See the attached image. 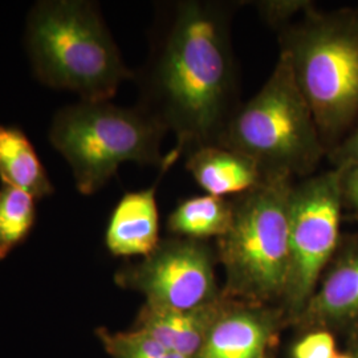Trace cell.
Returning a JSON list of instances; mask_svg holds the SVG:
<instances>
[{"label": "cell", "mask_w": 358, "mask_h": 358, "mask_svg": "<svg viewBox=\"0 0 358 358\" xmlns=\"http://www.w3.org/2000/svg\"><path fill=\"white\" fill-rule=\"evenodd\" d=\"M185 166L205 194L234 198L257 187L267 176L248 155L222 145H208L185 155Z\"/></svg>", "instance_id": "4fadbf2b"}, {"label": "cell", "mask_w": 358, "mask_h": 358, "mask_svg": "<svg viewBox=\"0 0 358 358\" xmlns=\"http://www.w3.org/2000/svg\"><path fill=\"white\" fill-rule=\"evenodd\" d=\"M327 158L331 161L332 167L358 165V120L343 141L327 154Z\"/></svg>", "instance_id": "44dd1931"}, {"label": "cell", "mask_w": 358, "mask_h": 358, "mask_svg": "<svg viewBox=\"0 0 358 358\" xmlns=\"http://www.w3.org/2000/svg\"><path fill=\"white\" fill-rule=\"evenodd\" d=\"M336 343L328 331H315L300 338L292 349L294 358H334Z\"/></svg>", "instance_id": "d6986e66"}, {"label": "cell", "mask_w": 358, "mask_h": 358, "mask_svg": "<svg viewBox=\"0 0 358 358\" xmlns=\"http://www.w3.org/2000/svg\"><path fill=\"white\" fill-rule=\"evenodd\" d=\"M264 358H266V357H264Z\"/></svg>", "instance_id": "cb8c5ba5"}, {"label": "cell", "mask_w": 358, "mask_h": 358, "mask_svg": "<svg viewBox=\"0 0 358 358\" xmlns=\"http://www.w3.org/2000/svg\"><path fill=\"white\" fill-rule=\"evenodd\" d=\"M180 158L171 149L159 169V177L145 190L127 192L110 215L105 243L115 256H145L152 254L159 244V214L157 189L162 177Z\"/></svg>", "instance_id": "9c48e42d"}, {"label": "cell", "mask_w": 358, "mask_h": 358, "mask_svg": "<svg viewBox=\"0 0 358 358\" xmlns=\"http://www.w3.org/2000/svg\"><path fill=\"white\" fill-rule=\"evenodd\" d=\"M299 319L321 325L358 322V234L341 238Z\"/></svg>", "instance_id": "30bf717a"}, {"label": "cell", "mask_w": 358, "mask_h": 358, "mask_svg": "<svg viewBox=\"0 0 358 358\" xmlns=\"http://www.w3.org/2000/svg\"><path fill=\"white\" fill-rule=\"evenodd\" d=\"M278 34L328 154L358 120V10L313 4Z\"/></svg>", "instance_id": "3957f363"}, {"label": "cell", "mask_w": 358, "mask_h": 358, "mask_svg": "<svg viewBox=\"0 0 358 358\" xmlns=\"http://www.w3.org/2000/svg\"><path fill=\"white\" fill-rule=\"evenodd\" d=\"M334 358H355V357H350V356H345V355H341V356H338V355H337V356H336V357Z\"/></svg>", "instance_id": "7402d4cb"}, {"label": "cell", "mask_w": 358, "mask_h": 358, "mask_svg": "<svg viewBox=\"0 0 358 358\" xmlns=\"http://www.w3.org/2000/svg\"><path fill=\"white\" fill-rule=\"evenodd\" d=\"M26 44L38 80L75 92L81 101H110L124 81L134 80L92 1H38L28 16Z\"/></svg>", "instance_id": "7a4b0ae2"}, {"label": "cell", "mask_w": 358, "mask_h": 358, "mask_svg": "<svg viewBox=\"0 0 358 358\" xmlns=\"http://www.w3.org/2000/svg\"><path fill=\"white\" fill-rule=\"evenodd\" d=\"M0 179L1 183L26 192L34 198L53 192L47 171L32 143L22 130L0 125Z\"/></svg>", "instance_id": "5bb4252c"}, {"label": "cell", "mask_w": 358, "mask_h": 358, "mask_svg": "<svg viewBox=\"0 0 358 358\" xmlns=\"http://www.w3.org/2000/svg\"><path fill=\"white\" fill-rule=\"evenodd\" d=\"M334 169L338 170L343 210L358 219V165H344Z\"/></svg>", "instance_id": "ffe728a7"}, {"label": "cell", "mask_w": 358, "mask_h": 358, "mask_svg": "<svg viewBox=\"0 0 358 358\" xmlns=\"http://www.w3.org/2000/svg\"><path fill=\"white\" fill-rule=\"evenodd\" d=\"M273 324L275 313L264 306L227 299L196 358H264Z\"/></svg>", "instance_id": "8fae6325"}, {"label": "cell", "mask_w": 358, "mask_h": 358, "mask_svg": "<svg viewBox=\"0 0 358 358\" xmlns=\"http://www.w3.org/2000/svg\"><path fill=\"white\" fill-rule=\"evenodd\" d=\"M167 130L140 108L80 101L59 110L50 138L72 167L78 192H99L125 162L162 167Z\"/></svg>", "instance_id": "8992f818"}, {"label": "cell", "mask_w": 358, "mask_h": 358, "mask_svg": "<svg viewBox=\"0 0 358 358\" xmlns=\"http://www.w3.org/2000/svg\"><path fill=\"white\" fill-rule=\"evenodd\" d=\"M242 4L177 0L158 7L148 60L134 75L137 108L176 136L180 157L219 145L242 105L231 36Z\"/></svg>", "instance_id": "6da1fadb"}, {"label": "cell", "mask_w": 358, "mask_h": 358, "mask_svg": "<svg viewBox=\"0 0 358 358\" xmlns=\"http://www.w3.org/2000/svg\"><path fill=\"white\" fill-rule=\"evenodd\" d=\"M343 203L338 170L294 183L289 205V269L282 304L299 317L341 242Z\"/></svg>", "instance_id": "52a82bcc"}, {"label": "cell", "mask_w": 358, "mask_h": 358, "mask_svg": "<svg viewBox=\"0 0 358 358\" xmlns=\"http://www.w3.org/2000/svg\"><path fill=\"white\" fill-rule=\"evenodd\" d=\"M115 282L146 297L148 306L192 310L219 300L215 255L203 241L173 236L161 239L140 263L115 273Z\"/></svg>", "instance_id": "ba28073f"}, {"label": "cell", "mask_w": 358, "mask_h": 358, "mask_svg": "<svg viewBox=\"0 0 358 358\" xmlns=\"http://www.w3.org/2000/svg\"><path fill=\"white\" fill-rule=\"evenodd\" d=\"M35 198L11 185L0 187V260L24 241L35 223Z\"/></svg>", "instance_id": "2e32d148"}, {"label": "cell", "mask_w": 358, "mask_h": 358, "mask_svg": "<svg viewBox=\"0 0 358 358\" xmlns=\"http://www.w3.org/2000/svg\"><path fill=\"white\" fill-rule=\"evenodd\" d=\"M227 299L192 310H171L145 304L136 321V329L150 334L167 349L187 358H196L226 307Z\"/></svg>", "instance_id": "7c38bea8"}, {"label": "cell", "mask_w": 358, "mask_h": 358, "mask_svg": "<svg viewBox=\"0 0 358 358\" xmlns=\"http://www.w3.org/2000/svg\"><path fill=\"white\" fill-rule=\"evenodd\" d=\"M294 178L268 176L234 196L230 230L217 239L226 272L223 296L248 304L280 301L289 269V205Z\"/></svg>", "instance_id": "277c9868"}, {"label": "cell", "mask_w": 358, "mask_h": 358, "mask_svg": "<svg viewBox=\"0 0 358 358\" xmlns=\"http://www.w3.org/2000/svg\"><path fill=\"white\" fill-rule=\"evenodd\" d=\"M219 145L248 155L267 177L304 179L317 173L327 149L282 53L264 85L232 117Z\"/></svg>", "instance_id": "5b68a950"}, {"label": "cell", "mask_w": 358, "mask_h": 358, "mask_svg": "<svg viewBox=\"0 0 358 358\" xmlns=\"http://www.w3.org/2000/svg\"><path fill=\"white\" fill-rule=\"evenodd\" d=\"M234 217L231 198L208 194L182 199L167 217V231L174 236L206 242L222 238L230 230Z\"/></svg>", "instance_id": "9a60e30c"}, {"label": "cell", "mask_w": 358, "mask_h": 358, "mask_svg": "<svg viewBox=\"0 0 358 358\" xmlns=\"http://www.w3.org/2000/svg\"><path fill=\"white\" fill-rule=\"evenodd\" d=\"M355 358H358V355H357V357H355Z\"/></svg>", "instance_id": "603a6c76"}, {"label": "cell", "mask_w": 358, "mask_h": 358, "mask_svg": "<svg viewBox=\"0 0 358 358\" xmlns=\"http://www.w3.org/2000/svg\"><path fill=\"white\" fill-rule=\"evenodd\" d=\"M99 337L105 350L113 358H187L136 328L129 332L115 333L100 329Z\"/></svg>", "instance_id": "e0dca14e"}, {"label": "cell", "mask_w": 358, "mask_h": 358, "mask_svg": "<svg viewBox=\"0 0 358 358\" xmlns=\"http://www.w3.org/2000/svg\"><path fill=\"white\" fill-rule=\"evenodd\" d=\"M252 4L260 19L279 32L297 20L315 3L309 0H259Z\"/></svg>", "instance_id": "ac0fdd59"}]
</instances>
